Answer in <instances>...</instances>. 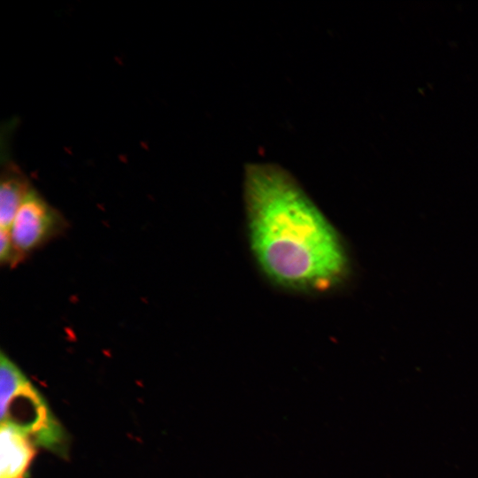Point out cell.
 Segmentation results:
<instances>
[{
  "label": "cell",
  "mask_w": 478,
  "mask_h": 478,
  "mask_svg": "<svg viewBox=\"0 0 478 478\" xmlns=\"http://www.w3.org/2000/svg\"><path fill=\"white\" fill-rule=\"evenodd\" d=\"M64 220L32 189L19 206L10 227L12 241L23 257L62 231Z\"/></svg>",
  "instance_id": "3957f363"
},
{
  "label": "cell",
  "mask_w": 478,
  "mask_h": 478,
  "mask_svg": "<svg viewBox=\"0 0 478 478\" xmlns=\"http://www.w3.org/2000/svg\"><path fill=\"white\" fill-rule=\"evenodd\" d=\"M1 423L26 435L35 446L63 453L64 429L42 395L12 360L0 356Z\"/></svg>",
  "instance_id": "7a4b0ae2"
},
{
  "label": "cell",
  "mask_w": 478,
  "mask_h": 478,
  "mask_svg": "<svg viewBox=\"0 0 478 478\" xmlns=\"http://www.w3.org/2000/svg\"><path fill=\"white\" fill-rule=\"evenodd\" d=\"M32 190L27 180L21 173L12 169L4 171L0 184V227L10 229L13 219Z\"/></svg>",
  "instance_id": "5b68a950"
},
{
  "label": "cell",
  "mask_w": 478,
  "mask_h": 478,
  "mask_svg": "<svg viewBox=\"0 0 478 478\" xmlns=\"http://www.w3.org/2000/svg\"><path fill=\"white\" fill-rule=\"evenodd\" d=\"M21 258L13 245L9 229L1 228L0 262L5 265H14Z\"/></svg>",
  "instance_id": "8992f818"
},
{
  "label": "cell",
  "mask_w": 478,
  "mask_h": 478,
  "mask_svg": "<svg viewBox=\"0 0 478 478\" xmlns=\"http://www.w3.org/2000/svg\"><path fill=\"white\" fill-rule=\"evenodd\" d=\"M35 447L26 435L1 423L0 478H27L29 466L35 455Z\"/></svg>",
  "instance_id": "277c9868"
},
{
  "label": "cell",
  "mask_w": 478,
  "mask_h": 478,
  "mask_svg": "<svg viewBox=\"0 0 478 478\" xmlns=\"http://www.w3.org/2000/svg\"><path fill=\"white\" fill-rule=\"evenodd\" d=\"M243 197L250 248L272 282L320 292L346 278L350 263L339 235L288 171L247 164Z\"/></svg>",
  "instance_id": "6da1fadb"
}]
</instances>
